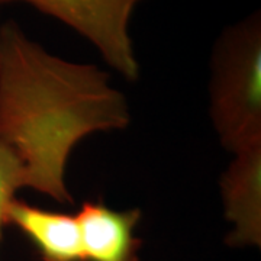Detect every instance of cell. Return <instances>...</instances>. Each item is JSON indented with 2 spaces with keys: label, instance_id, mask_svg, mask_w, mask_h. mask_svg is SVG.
Masks as SVG:
<instances>
[{
  "label": "cell",
  "instance_id": "cell-1",
  "mask_svg": "<svg viewBox=\"0 0 261 261\" xmlns=\"http://www.w3.org/2000/svg\"><path fill=\"white\" fill-rule=\"evenodd\" d=\"M129 123L106 71L51 54L13 19L0 25V142L20 161L25 189L74 203L65 167L75 145Z\"/></svg>",
  "mask_w": 261,
  "mask_h": 261
},
{
  "label": "cell",
  "instance_id": "cell-2",
  "mask_svg": "<svg viewBox=\"0 0 261 261\" xmlns=\"http://www.w3.org/2000/svg\"><path fill=\"white\" fill-rule=\"evenodd\" d=\"M209 70V116L221 145L231 154L260 145V10L222 29Z\"/></svg>",
  "mask_w": 261,
  "mask_h": 261
},
{
  "label": "cell",
  "instance_id": "cell-3",
  "mask_svg": "<svg viewBox=\"0 0 261 261\" xmlns=\"http://www.w3.org/2000/svg\"><path fill=\"white\" fill-rule=\"evenodd\" d=\"M25 2L61 20L93 45L105 63L128 80L140 79L141 67L129 34L130 18L144 0H5Z\"/></svg>",
  "mask_w": 261,
  "mask_h": 261
},
{
  "label": "cell",
  "instance_id": "cell-4",
  "mask_svg": "<svg viewBox=\"0 0 261 261\" xmlns=\"http://www.w3.org/2000/svg\"><path fill=\"white\" fill-rule=\"evenodd\" d=\"M225 219L232 225L226 244L233 248L261 245V144L232 154L219 178Z\"/></svg>",
  "mask_w": 261,
  "mask_h": 261
},
{
  "label": "cell",
  "instance_id": "cell-5",
  "mask_svg": "<svg viewBox=\"0 0 261 261\" xmlns=\"http://www.w3.org/2000/svg\"><path fill=\"white\" fill-rule=\"evenodd\" d=\"M75 218L84 261H140L141 240L135 229L142 218L141 209H113L102 200H86Z\"/></svg>",
  "mask_w": 261,
  "mask_h": 261
},
{
  "label": "cell",
  "instance_id": "cell-6",
  "mask_svg": "<svg viewBox=\"0 0 261 261\" xmlns=\"http://www.w3.org/2000/svg\"><path fill=\"white\" fill-rule=\"evenodd\" d=\"M8 225L28 238L42 261H84L75 215L48 211L15 197L6 209Z\"/></svg>",
  "mask_w": 261,
  "mask_h": 261
},
{
  "label": "cell",
  "instance_id": "cell-7",
  "mask_svg": "<svg viewBox=\"0 0 261 261\" xmlns=\"http://www.w3.org/2000/svg\"><path fill=\"white\" fill-rule=\"evenodd\" d=\"M19 189H25L20 161L9 147L0 142V245L6 226V209Z\"/></svg>",
  "mask_w": 261,
  "mask_h": 261
},
{
  "label": "cell",
  "instance_id": "cell-8",
  "mask_svg": "<svg viewBox=\"0 0 261 261\" xmlns=\"http://www.w3.org/2000/svg\"><path fill=\"white\" fill-rule=\"evenodd\" d=\"M3 5H6V2H5V0H0V9H2Z\"/></svg>",
  "mask_w": 261,
  "mask_h": 261
}]
</instances>
